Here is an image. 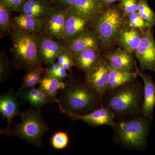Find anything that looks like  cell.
<instances>
[{"label": "cell", "mask_w": 155, "mask_h": 155, "mask_svg": "<svg viewBox=\"0 0 155 155\" xmlns=\"http://www.w3.org/2000/svg\"><path fill=\"white\" fill-rule=\"evenodd\" d=\"M62 91L58 104L61 112L68 116L91 113L99 108L102 101L94 89L74 79L67 81Z\"/></svg>", "instance_id": "1"}, {"label": "cell", "mask_w": 155, "mask_h": 155, "mask_svg": "<svg viewBox=\"0 0 155 155\" xmlns=\"http://www.w3.org/2000/svg\"><path fill=\"white\" fill-rule=\"evenodd\" d=\"M38 35L12 29L10 51L13 56L12 63L18 69L27 71L41 67L42 62L38 54Z\"/></svg>", "instance_id": "2"}, {"label": "cell", "mask_w": 155, "mask_h": 155, "mask_svg": "<svg viewBox=\"0 0 155 155\" xmlns=\"http://www.w3.org/2000/svg\"><path fill=\"white\" fill-rule=\"evenodd\" d=\"M22 122L1 129V134L18 137L37 147H41L43 136L49 129L42 117L39 109L21 112Z\"/></svg>", "instance_id": "3"}, {"label": "cell", "mask_w": 155, "mask_h": 155, "mask_svg": "<svg viewBox=\"0 0 155 155\" xmlns=\"http://www.w3.org/2000/svg\"><path fill=\"white\" fill-rule=\"evenodd\" d=\"M125 17L119 6L111 5L96 16L91 25L101 46L109 47L117 41L119 33L125 27Z\"/></svg>", "instance_id": "4"}, {"label": "cell", "mask_w": 155, "mask_h": 155, "mask_svg": "<svg viewBox=\"0 0 155 155\" xmlns=\"http://www.w3.org/2000/svg\"><path fill=\"white\" fill-rule=\"evenodd\" d=\"M141 88L140 85L133 81L111 91L107 108L114 115L119 116L134 114L140 106Z\"/></svg>", "instance_id": "5"}, {"label": "cell", "mask_w": 155, "mask_h": 155, "mask_svg": "<svg viewBox=\"0 0 155 155\" xmlns=\"http://www.w3.org/2000/svg\"><path fill=\"white\" fill-rule=\"evenodd\" d=\"M152 117H137L119 122L116 125L120 141L132 148H140L146 143Z\"/></svg>", "instance_id": "6"}, {"label": "cell", "mask_w": 155, "mask_h": 155, "mask_svg": "<svg viewBox=\"0 0 155 155\" xmlns=\"http://www.w3.org/2000/svg\"><path fill=\"white\" fill-rule=\"evenodd\" d=\"M67 11L53 7L43 21V33L54 39L64 41Z\"/></svg>", "instance_id": "7"}, {"label": "cell", "mask_w": 155, "mask_h": 155, "mask_svg": "<svg viewBox=\"0 0 155 155\" xmlns=\"http://www.w3.org/2000/svg\"><path fill=\"white\" fill-rule=\"evenodd\" d=\"M135 54L141 71L155 72V40L151 29L143 31L141 42Z\"/></svg>", "instance_id": "8"}, {"label": "cell", "mask_w": 155, "mask_h": 155, "mask_svg": "<svg viewBox=\"0 0 155 155\" xmlns=\"http://www.w3.org/2000/svg\"><path fill=\"white\" fill-rule=\"evenodd\" d=\"M110 74V65L103 58L86 74L85 83L97 92L101 100L107 91Z\"/></svg>", "instance_id": "9"}, {"label": "cell", "mask_w": 155, "mask_h": 155, "mask_svg": "<svg viewBox=\"0 0 155 155\" xmlns=\"http://www.w3.org/2000/svg\"><path fill=\"white\" fill-rule=\"evenodd\" d=\"M38 54L42 63L51 66L61 53L66 51L64 46L44 34L38 35Z\"/></svg>", "instance_id": "10"}, {"label": "cell", "mask_w": 155, "mask_h": 155, "mask_svg": "<svg viewBox=\"0 0 155 155\" xmlns=\"http://www.w3.org/2000/svg\"><path fill=\"white\" fill-rule=\"evenodd\" d=\"M64 42V47L72 55L89 48L100 50L101 46L99 37L93 29H87L77 37Z\"/></svg>", "instance_id": "11"}, {"label": "cell", "mask_w": 155, "mask_h": 155, "mask_svg": "<svg viewBox=\"0 0 155 155\" xmlns=\"http://www.w3.org/2000/svg\"><path fill=\"white\" fill-rule=\"evenodd\" d=\"M91 19L82 14L68 9L66 17L64 41H67L77 37L88 29L91 24Z\"/></svg>", "instance_id": "12"}, {"label": "cell", "mask_w": 155, "mask_h": 155, "mask_svg": "<svg viewBox=\"0 0 155 155\" xmlns=\"http://www.w3.org/2000/svg\"><path fill=\"white\" fill-rule=\"evenodd\" d=\"M69 116L72 119L80 120L94 127L104 125L116 127L117 125L114 121V114L113 112L104 107L84 115H71Z\"/></svg>", "instance_id": "13"}, {"label": "cell", "mask_w": 155, "mask_h": 155, "mask_svg": "<svg viewBox=\"0 0 155 155\" xmlns=\"http://www.w3.org/2000/svg\"><path fill=\"white\" fill-rule=\"evenodd\" d=\"M106 61L110 67L116 70L125 72H133L137 69L133 54L122 48L106 55Z\"/></svg>", "instance_id": "14"}, {"label": "cell", "mask_w": 155, "mask_h": 155, "mask_svg": "<svg viewBox=\"0 0 155 155\" xmlns=\"http://www.w3.org/2000/svg\"><path fill=\"white\" fill-rule=\"evenodd\" d=\"M17 97V93H14L12 90L0 97V113L3 119H6L8 120L7 127L14 124L13 119L15 116H19L21 113Z\"/></svg>", "instance_id": "15"}, {"label": "cell", "mask_w": 155, "mask_h": 155, "mask_svg": "<svg viewBox=\"0 0 155 155\" xmlns=\"http://www.w3.org/2000/svg\"><path fill=\"white\" fill-rule=\"evenodd\" d=\"M144 83V100L142 107L143 116L152 117L155 107V84L148 74L139 70H136Z\"/></svg>", "instance_id": "16"}, {"label": "cell", "mask_w": 155, "mask_h": 155, "mask_svg": "<svg viewBox=\"0 0 155 155\" xmlns=\"http://www.w3.org/2000/svg\"><path fill=\"white\" fill-rule=\"evenodd\" d=\"M52 8L46 0H25L17 12L43 21Z\"/></svg>", "instance_id": "17"}, {"label": "cell", "mask_w": 155, "mask_h": 155, "mask_svg": "<svg viewBox=\"0 0 155 155\" xmlns=\"http://www.w3.org/2000/svg\"><path fill=\"white\" fill-rule=\"evenodd\" d=\"M17 96L25 102H28L32 107L39 109L47 104L56 102L41 89L33 88L18 91Z\"/></svg>", "instance_id": "18"}, {"label": "cell", "mask_w": 155, "mask_h": 155, "mask_svg": "<svg viewBox=\"0 0 155 155\" xmlns=\"http://www.w3.org/2000/svg\"><path fill=\"white\" fill-rule=\"evenodd\" d=\"M143 32L139 29L125 26L119 33L117 41L120 47L133 54L141 42Z\"/></svg>", "instance_id": "19"}, {"label": "cell", "mask_w": 155, "mask_h": 155, "mask_svg": "<svg viewBox=\"0 0 155 155\" xmlns=\"http://www.w3.org/2000/svg\"><path fill=\"white\" fill-rule=\"evenodd\" d=\"M72 55L76 66L86 74L93 69L102 58L100 50L94 48L87 49Z\"/></svg>", "instance_id": "20"}, {"label": "cell", "mask_w": 155, "mask_h": 155, "mask_svg": "<svg viewBox=\"0 0 155 155\" xmlns=\"http://www.w3.org/2000/svg\"><path fill=\"white\" fill-rule=\"evenodd\" d=\"M13 28L25 33L39 35L43 33V21L35 17L19 14L12 18Z\"/></svg>", "instance_id": "21"}, {"label": "cell", "mask_w": 155, "mask_h": 155, "mask_svg": "<svg viewBox=\"0 0 155 155\" xmlns=\"http://www.w3.org/2000/svg\"><path fill=\"white\" fill-rule=\"evenodd\" d=\"M105 8L101 0H76L69 10L76 11L92 21Z\"/></svg>", "instance_id": "22"}, {"label": "cell", "mask_w": 155, "mask_h": 155, "mask_svg": "<svg viewBox=\"0 0 155 155\" xmlns=\"http://www.w3.org/2000/svg\"><path fill=\"white\" fill-rule=\"evenodd\" d=\"M137 75L136 71H119L110 67V74L107 91H110L119 87L135 80Z\"/></svg>", "instance_id": "23"}, {"label": "cell", "mask_w": 155, "mask_h": 155, "mask_svg": "<svg viewBox=\"0 0 155 155\" xmlns=\"http://www.w3.org/2000/svg\"><path fill=\"white\" fill-rule=\"evenodd\" d=\"M65 85L66 82H64L63 80L52 75L45 74L39 83V88L42 90L58 103L59 101L56 96L58 91L61 89L62 90Z\"/></svg>", "instance_id": "24"}, {"label": "cell", "mask_w": 155, "mask_h": 155, "mask_svg": "<svg viewBox=\"0 0 155 155\" xmlns=\"http://www.w3.org/2000/svg\"><path fill=\"white\" fill-rule=\"evenodd\" d=\"M43 74H45L44 69L41 67H35L26 71L19 91L35 87L37 84L39 83Z\"/></svg>", "instance_id": "25"}, {"label": "cell", "mask_w": 155, "mask_h": 155, "mask_svg": "<svg viewBox=\"0 0 155 155\" xmlns=\"http://www.w3.org/2000/svg\"><path fill=\"white\" fill-rule=\"evenodd\" d=\"M12 11L0 2V35L1 38L11 33L13 29Z\"/></svg>", "instance_id": "26"}, {"label": "cell", "mask_w": 155, "mask_h": 155, "mask_svg": "<svg viewBox=\"0 0 155 155\" xmlns=\"http://www.w3.org/2000/svg\"><path fill=\"white\" fill-rule=\"evenodd\" d=\"M125 19V26L129 28L139 29L141 31H146L148 29H151L137 11L126 16Z\"/></svg>", "instance_id": "27"}, {"label": "cell", "mask_w": 155, "mask_h": 155, "mask_svg": "<svg viewBox=\"0 0 155 155\" xmlns=\"http://www.w3.org/2000/svg\"><path fill=\"white\" fill-rule=\"evenodd\" d=\"M137 12L151 29L155 25V13L150 8L147 0H138Z\"/></svg>", "instance_id": "28"}, {"label": "cell", "mask_w": 155, "mask_h": 155, "mask_svg": "<svg viewBox=\"0 0 155 155\" xmlns=\"http://www.w3.org/2000/svg\"><path fill=\"white\" fill-rule=\"evenodd\" d=\"M11 66L5 53L2 52L0 55V81L1 82L7 80L11 75Z\"/></svg>", "instance_id": "29"}, {"label": "cell", "mask_w": 155, "mask_h": 155, "mask_svg": "<svg viewBox=\"0 0 155 155\" xmlns=\"http://www.w3.org/2000/svg\"><path fill=\"white\" fill-rule=\"evenodd\" d=\"M45 74H48L64 80L69 77L67 70L64 69L58 62L51 65L50 67L44 69Z\"/></svg>", "instance_id": "30"}, {"label": "cell", "mask_w": 155, "mask_h": 155, "mask_svg": "<svg viewBox=\"0 0 155 155\" xmlns=\"http://www.w3.org/2000/svg\"><path fill=\"white\" fill-rule=\"evenodd\" d=\"M51 141L54 148L57 150L64 149L69 143V137L65 132L59 131L53 135Z\"/></svg>", "instance_id": "31"}, {"label": "cell", "mask_w": 155, "mask_h": 155, "mask_svg": "<svg viewBox=\"0 0 155 155\" xmlns=\"http://www.w3.org/2000/svg\"><path fill=\"white\" fill-rule=\"evenodd\" d=\"M57 60L58 63L67 71L71 72L72 67L76 66L73 56L67 51L61 53L58 56Z\"/></svg>", "instance_id": "32"}, {"label": "cell", "mask_w": 155, "mask_h": 155, "mask_svg": "<svg viewBox=\"0 0 155 155\" xmlns=\"http://www.w3.org/2000/svg\"><path fill=\"white\" fill-rule=\"evenodd\" d=\"M119 7L125 17L137 11L138 0H119Z\"/></svg>", "instance_id": "33"}, {"label": "cell", "mask_w": 155, "mask_h": 155, "mask_svg": "<svg viewBox=\"0 0 155 155\" xmlns=\"http://www.w3.org/2000/svg\"><path fill=\"white\" fill-rule=\"evenodd\" d=\"M25 0H0V2L9 8L12 11L17 12Z\"/></svg>", "instance_id": "34"}, {"label": "cell", "mask_w": 155, "mask_h": 155, "mask_svg": "<svg viewBox=\"0 0 155 155\" xmlns=\"http://www.w3.org/2000/svg\"><path fill=\"white\" fill-rule=\"evenodd\" d=\"M76 0H57L54 5L58 8L69 9Z\"/></svg>", "instance_id": "35"}, {"label": "cell", "mask_w": 155, "mask_h": 155, "mask_svg": "<svg viewBox=\"0 0 155 155\" xmlns=\"http://www.w3.org/2000/svg\"><path fill=\"white\" fill-rule=\"evenodd\" d=\"M119 0H101V2L104 5L105 7H107L110 5L111 4H113L117 1H119Z\"/></svg>", "instance_id": "36"}, {"label": "cell", "mask_w": 155, "mask_h": 155, "mask_svg": "<svg viewBox=\"0 0 155 155\" xmlns=\"http://www.w3.org/2000/svg\"><path fill=\"white\" fill-rule=\"evenodd\" d=\"M48 1L50 3L53 4V5H54V4L57 0H48Z\"/></svg>", "instance_id": "37"}]
</instances>
